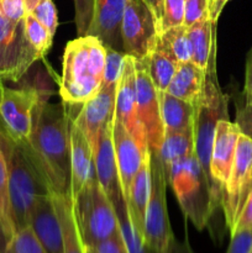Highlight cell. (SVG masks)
<instances>
[{
  "mask_svg": "<svg viewBox=\"0 0 252 253\" xmlns=\"http://www.w3.org/2000/svg\"><path fill=\"white\" fill-rule=\"evenodd\" d=\"M44 94L34 113L32 130L26 142L19 143L43 177L52 193L69 194L71 188V114L67 104L48 103Z\"/></svg>",
  "mask_w": 252,
  "mask_h": 253,
  "instance_id": "6da1fadb",
  "label": "cell"
},
{
  "mask_svg": "<svg viewBox=\"0 0 252 253\" xmlns=\"http://www.w3.org/2000/svg\"><path fill=\"white\" fill-rule=\"evenodd\" d=\"M105 54L103 42L91 35L77 37L67 43L59 86L64 104L82 105L100 90Z\"/></svg>",
  "mask_w": 252,
  "mask_h": 253,
  "instance_id": "7a4b0ae2",
  "label": "cell"
},
{
  "mask_svg": "<svg viewBox=\"0 0 252 253\" xmlns=\"http://www.w3.org/2000/svg\"><path fill=\"white\" fill-rule=\"evenodd\" d=\"M166 172L168 184L172 187L184 216L199 231L205 229L220 207V202L195 152L175 161Z\"/></svg>",
  "mask_w": 252,
  "mask_h": 253,
  "instance_id": "3957f363",
  "label": "cell"
},
{
  "mask_svg": "<svg viewBox=\"0 0 252 253\" xmlns=\"http://www.w3.org/2000/svg\"><path fill=\"white\" fill-rule=\"evenodd\" d=\"M1 125V124H0ZM1 141L7 162V190L12 221L16 231L29 226L30 214L36 199L52 195L51 188L36 169L21 146L1 126Z\"/></svg>",
  "mask_w": 252,
  "mask_h": 253,
  "instance_id": "277c9868",
  "label": "cell"
},
{
  "mask_svg": "<svg viewBox=\"0 0 252 253\" xmlns=\"http://www.w3.org/2000/svg\"><path fill=\"white\" fill-rule=\"evenodd\" d=\"M72 200L85 246H95L120 231L115 208L99 184L95 173Z\"/></svg>",
  "mask_w": 252,
  "mask_h": 253,
  "instance_id": "5b68a950",
  "label": "cell"
},
{
  "mask_svg": "<svg viewBox=\"0 0 252 253\" xmlns=\"http://www.w3.org/2000/svg\"><path fill=\"white\" fill-rule=\"evenodd\" d=\"M227 105H229V98L220 89L216 76H207L202 95L198 103L195 104L193 136H194L195 156L210 180H211L210 158H211L215 131H216L217 123L221 119H229V111H227L229 106ZM212 189H214V185H212ZM215 197L217 198L216 193H215ZM217 200L220 202L219 198ZM220 207H221V203H220Z\"/></svg>",
  "mask_w": 252,
  "mask_h": 253,
  "instance_id": "8992f818",
  "label": "cell"
},
{
  "mask_svg": "<svg viewBox=\"0 0 252 253\" xmlns=\"http://www.w3.org/2000/svg\"><path fill=\"white\" fill-rule=\"evenodd\" d=\"M150 151V150H148ZM151 193L145 214L143 240L156 253H165L175 239L170 229L167 210L168 177L160 150L150 151Z\"/></svg>",
  "mask_w": 252,
  "mask_h": 253,
  "instance_id": "52a82bcc",
  "label": "cell"
},
{
  "mask_svg": "<svg viewBox=\"0 0 252 253\" xmlns=\"http://www.w3.org/2000/svg\"><path fill=\"white\" fill-rule=\"evenodd\" d=\"M39 59L27 40L25 19L14 22L0 9V81L19 82Z\"/></svg>",
  "mask_w": 252,
  "mask_h": 253,
  "instance_id": "ba28073f",
  "label": "cell"
},
{
  "mask_svg": "<svg viewBox=\"0 0 252 253\" xmlns=\"http://www.w3.org/2000/svg\"><path fill=\"white\" fill-rule=\"evenodd\" d=\"M252 190V140L241 133L234 163L221 195V208L230 232L234 230Z\"/></svg>",
  "mask_w": 252,
  "mask_h": 253,
  "instance_id": "9c48e42d",
  "label": "cell"
},
{
  "mask_svg": "<svg viewBox=\"0 0 252 253\" xmlns=\"http://www.w3.org/2000/svg\"><path fill=\"white\" fill-rule=\"evenodd\" d=\"M160 35L157 19L145 0H126L121 21V41L126 54L145 58Z\"/></svg>",
  "mask_w": 252,
  "mask_h": 253,
  "instance_id": "30bf717a",
  "label": "cell"
},
{
  "mask_svg": "<svg viewBox=\"0 0 252 253\" xmlns=\"http://www.w3.org/2000/svg\"><path fill=\"white\" fill-rule=\"evenodd\" d=\"M37 86L6 88L0 103V124L17 143L26 142L32 130L36 106L44 95Z\"/></svg>",
  "mask_w": 252,
  "mask_h": 253,
  "instance_id": "8fae6325",
  "label": "cell"
},
{
  "mask_svg": "<svg viewBox=\"0 0 252 253\" xmlns=\"http://www.w3.org/2000/svg\"><path fill=\"white\" fill-rule=\"evenodd\" d=\"M136 94H137V118L142 126L148 150H160L165 137V127L161 115V106L156 89L148 73L147 61L135 58Z\"/></svg>",
  "mask_w": 252,
  "mask_h": 253,
  "instance_id": "7c38bea8",
  "label": "cell"
},
{
  "mask_svg": "<svg viewBox=\"0 0 252 253\" xmlns=\"http://www.w3.org/2000/svg\"><path fill=\"white\" fill-rule=\"evenodd\" d=\"M115 119L128 131L143 152H147L142 126L137 118V94H136L135 57L126 54L123 73L116 88Z\"/></svg>",
  "mask_w": 252,
  "mask_h": 253,
  "instance_id": "4fadbf2b",
  "label": "cell"
},
{
  "mask_svg": "<svg viewBox=\"0 0 252 253\" xmlns=\"http://www.w3.org/2000/svg\"><path fill=\"white\" fill-rule=\"evenodd\" d=\"M116 88L118 85H101L100 90L82 104L81 109L73 118L74 124L90 143L93 153L100 140L101 131L115 118Z\"/></svg>",
  "mask_w": 252,
  "mask_h": 253,
  "instance_id": "5bb4252c",
  "label": "cell"
},
{
  "mask_svg": "<svg viewBox=\"0 0 252 253\" xmlns=\"http://www.w3.org/2000/svg\"><path fill=\"white\" fill-rule=\"evenodd\" d=\"M240 135L241 131L239 126L235 123H231L229 119H221L217 123L214 142H212L211 158H210V175L220 203H221L222 190L229 179L230 170L234 163Z\"/></svg>",
  "mask_w": 252,
  "mask_h": 253,
  "instance_id": "9a60e30c",
  "label": "cell"
},
{
  "mask_svg": "<svg viewBox=\"0 0 252 253\" xmlns=\"http://www.w3.org/2000/svg\"><path fill=\"white\" fill-rule=\"evenodd\" d=\"M113 141L121 192H123L124 200L126 202L128 194H130L133 178L140 170L141 166H142L143 161H145L146 156L150 153V151L143 152L135 138L128 133V131L116 119H114Z\"/></svg>",
  "mask_w": 252,
  "mask_h": 253,
  "instance_id": "2e32d148",
  "label": "cell"
},
{
  "mask_svg": "<svg viewBox=\"0 0 252 253\" xmlns=\"http://www.w3.org/2000/svg\"><path fill=\"white\" fill-rule=\"evenodd\" d=\"M52 195L37 198L30 214L29 226L46 253H63V235Z\"/></svg>",
  "mask_w": 252,
  "mask_h": 253,
  "instance_id": "e0dca14e",
  "label": "cell"
},
{
  "mask_svg": "<svg viewBox=\"0 0 252 253\" xmlns=\"http://www.w3.org/2000/svg\"><path fill=\"white\" fill-rule=\"evenodd\" d=\"M113 127L114 120L108 124L101 131L100 140L96 146L95 152L93 153V161L96 179L105 192L106 197L114 205L124 197L123 192H121L120 179H119L118 166H116Z\"/></svg>",
  "mask_w": 252,
  "mask_h": 253,
  "instance_id": "ac0fdd59",
  "label": "cell"
},
{
  "mask_svg": "<svg viewBox=\"0 0 252 253\" xmlns=\"http://www.w3.org/2000/svg\"><path fill=\"white\" fill-rule=\"evenodd\" d=\"M126 0H95V15L88 35L95 36L104 43L123 51L121 21Z\"/></svg>",
  "mask_w": 252,
  "mask_h": 253,
  "instance_id": "d6986e66",
  "label": "cell"
},
{
  "mask_svg": "<svg viewBox=\"0 0 252 253\" xmlns=\"http://www.w3.org/2000/svg\"><path fill=\"white\" fill-rule=\"evenodd\" d=\"M69 145H71V188L69 194L76 197L89 179L94 175L93 151L81 128L74 124L73 118L69 124Z\"/></svg>",
  "mask_w": 252,
  "mask_h": 253,
  "instance_id": "ffe728a7",
  "label": "cell"
},
{
  "mask_svg": "<svg viewBox=\"0 0 252 253\" xmlns=\"http://www.w3.org/2000/svg\"><path fill=\"white\" fill-rule=\"evenodd\" d=\"M187 30L192 48L190 61L207 76H216V22L207 17Z\"/></svg>",
  "mask_w": 252,
  "mask_h": 253,
  "instance_id": "44dd1931",
  "label": "cell"
},
{
  "mask_svg": "<svg viewBox=\"0 0 252 253\" xmlns=\"http://www.w3.org/2000/svg\"><path fill=\"white\" fill-rule=\"evenodd\" d=\"M151 193V166H150V153L146 156L142 166L137 174L135 175L131 184L130 194L126 200L128 216L132 221L133 226L141 232L143 236L145 229V214L147 209L148 199Z\"/></svg>",
  "mask_w": 252,
  "mask_h": 253,
  "instance_id": "7402d4cb",
  "label": "cell"
},
{
  "mask_svg": "<svg viewBox=\"0 0 252 253\" xmlns=\"http://www.w3.org/2000/svg\"><path fill=\"white\" fill-rule=\"evenodd\" d=\"M205 79V72L192 61L180 63L170 81L167 93L195 105L204 89Z\"/></svg>",
  "mask_w": 252,
  "mask_h": 253,
  "instance_id": "603a6c76",
  "label": "cell"
},
{
  "mask_svg": "<svg viewBox=\"0 0 252 253\" xmlns=\"http://www.w3.org/2000/svg\"><path fill=\"white\" fill-rule=\"evenodd\" d=\"M53 203L59 217L63 235V253H86V246L82 239L77 222L71 194H53Z\"/></svg>",
  "mask_w": 252,
  "mask_h": 253,
  "instance_id": "cb8c5ba5",
  "label": "cell"
},
{
  "mask_svg": "<svg viewBox=\"0 0 252 253\" xmlns=\"http://www.w3.org/2000/svg\"><path fill=\"white\" fill-rule=\"evenodd\" d=\"M146 61H147L151 81H152L156 93L158 95V100H160V98H162L167 93L170 81H172L179 64L173 58L172 54L162 46L158 36L155 46L146 57Z\"/></svg>",
  "mask_w": 252,
  "mask_h": 253,
  "instance_id": "d4e9b609",
  "label": "cell"
},
{
  "mask_svg": "<svg viewBox=\"0 0 252 253\" xmlns=\"http://www.w3.org/2000/svg\"><path fill=\"white\" fill-rule=\"evenodd\" d=\"M165 132H180L193 128L195 116V105L166 93L160 98Z\"/></svg>",
  "mask_w": 252,
  "mask_h": 253,
  "instance_id": "484cf974",
  "label": "cell"
},
{
  "mask_svg": "<svg viewBox=\"0 0 252 253\" xmlns=\"http://www.w3.org/2000/svg\"><path fill=\"white\" fill-rule=\"evenodd\" d=\"M193 152H195L193 128L180 132H165V137L160 148V156L166 170L175 161Z\"/></svg>",
  "mask_w": 252,
  "mask_h": 253,
  "instance_id": "4316f807",
  "label": "cell"
},
{
  "mask_svg": "<svg viewBox=\"0 0 252 253\" xmlns=\"http://www.w3.org/2000/svg\"><path fill=\"white\" fill-rule=\"evenodd\" d=\"M116 215L119 219V226H120L121 236L125 242L126 250L128 253H156L146 245L143 236L141 232L133 226L132 221L128 216L127 207H126L125 200L120 199L118 203L114 204Z\"/></svg>",
  "mask_w": 252,
  "mask_h": 253,
  "instance_id": "83f0119b",
  "label": "cell"
},
{
  "mask_svg": "<svg viewBox=\"0 0 252 253\" xmlns=\"http://www.w3.org/2000/svg\"><path fill=\"white\" fill-rule=\"evenodd\" d=\"M158 39L162 46L178 62V64L190 61L192 48H190L189 37H188V30L184 25L165 30L158 35Z\"/></svg>",
  "mask_w": 252,
  "mask_h": 253,
  "instance_id": "f1b7e54d",
  "label": "cell"
},
{
  "mask_svg": "<svg viewBox=\"0 0 252 253\" xmlns=\"http://www.w3.org/2000/svg\"><path fill=\"white\" fill-rule=\"evenodd\" d=\"M0 221L6 231L9 240L15 235L14 221L11 216L9 202V190H7V162L1 141V125H0Z\"/></svg>",
  "mask_w": 252,
  "mask_h": 253,
  "instance_id": "f546056e",
  "label": "cell"
},
{
  "mask_svg": "<svg viewBox=\"0 0 252 253\" xmlns=\"http://www.w3.org/2000/svg\"><path fill=\"white\" fill-rule=\"evenodd\" d=\"M25 31L31 46L42 58L52 46L53 36L51 32L41 22L37 21L30 12H27L25 16Z\"/></svg>",
  "mask_w": 252,
  "mask_h": 253,
  "instance_id": "4dcf8cb0",
  "label": "cell"
},
{
  "mask_svg": "<svg viewBox=\"0 0 252 253\" xmlns=\"http://www.w3.org/2000/svg\"><path fill=\"white\" fill-rule=\"evenodd\" d=\"M4 253H46L30 226L15 232Z\"/></svg>",
  "mask_w": 252,
  "mask_h": 253,
  "instance_id": "1f68e13d",
  "label": "cell"
},
{
  "mask_svg": "<svg viewBox=\"0 0 252 253\" xmlns=\"http://www.w3.org/2000/svg\"><path fill=\"white\" fill-rule=\"evenodd\" d=\"M105 67H104L103 84L101 85H118L121 73H123L126 53L123 51L111 48L109 46H105Z\"/></svg>",
  "mask_w": 252,
  "mask_h": 253,
  "instance_id": "d6a6232c",
  "label": "cell"
},
{
  "mask_svg": "<svg viewBox=\"0 0 252 253\" xmlns=\"http://www.w3.org/2000/svg\"><path fill=\"white\" fill-rule=\"evenodd\" d=\"M184 0H162L161 32L184 25Z\"/></svg>",
  "mask_w": 252,
  "mask_h": 253,
  "instance_id": "836d02e7",
  "label": "cell"
},
{
  "mask_svg": "<svg viewBox=\"0 0 252 253\" xmlns=\"http://www.w3.org/2000/svg\"><path fill=\"white\" fill-rule=\"evenodd\" d=\"M76 7V27L78 37L86 36L90 31V27L95 15V0H74Z\"/></svg>",
  "mask_w": 252,
  "mask_h": 253,
  "instance_id": "e575fe53",
  "label": "cell"
},
{
  "mask_svg": "<svg viewBox=\"0 0 252 253\" xmlns=\"http://www.w3.org/2000/svg\"><path fill=\"white\" fill-rule=\"evenodd\" d=\"M37 21L41 22L54 37L58 27V14L52 0H41L30 12Z\"/></svg>",
  "mask_w": 252,
  "mask_h": 253,
  "instance_id": "d590c367",
  "label": "cell"
},
{
  "mask_svg": "<svg viewBox=\"0 0 252 253\" xmlns=\"http://www.w3.org/2000/svg\"><path fill=\"white\" fill-rule=\"evenodd\" d=\"M184 26L189 27L209 17L208 0H184Z\"/></svg>",
  "mask_w": 252,
  "mask_h": 253,
  "instance_id": "8d00e7d4",
  "label": "cell"
},
{
  "mask_svg": "<svg viewBox=\"0 0 252 253\" xmlns=\"http://www.w3.org/2000/svg\"><path fill=\"white\" fill-rule=\"evenodd\" d=\"M252 247V229H244L231 234L226 253H250Z\"/></svg>",
  "mask_w": 252,
  "mask_h": 253,
  "instance_id": "74e56055",
  "label": "cell"
},
{
  "mask_svg": "<svg viewBox=\"0 0 252 253\" xmlns=\"http://www.w3.org/2000/svg\"><path fill=\"white\" fill-rule=\"evenodd\" d=\"M0 9L7 19L14 22L22 21L27 14L25 0H0Z\"/></svg>",
  "mask_w": 252,
  "mask_h": 253,
  "instance_id": "f35d334b",
  "label": "cell"
},
{
  "mask_svg": "<svg viewBox=\"0 0 252 253\" xmlns=\"http://www.w3.org/2000/svg\"><path fill=\"white\" fill-rule=\"evenodd\" d=\"M235 124L239 126L241 133L252 140V104L246 103L242 106H237L236 120Z\"/></svg>",
  "mask_w": 252,
  "mask_h": 253,
  "instance_id": "ab89813d",
  "label": "cell"
},
{
  "mask_svg": "<svg viewBox=\"0 0 252 253\" xmlns=\"http://www.w3.org/2000/svg\"><path fill=\"white\" fill-rule=\"evenodd\" d=\"M91 247L95 250L96 253H128L120 231L111 236L110 239L104 240V241L99 242L98 245Z\"/></svg>",
  "mask_w": 252,
  "mask_h": 253,
  "instance_id": "60d3db41",
  "label": "cell"
},
{
  "mask_svg": "<svg viewBox=\"0 0 252 253\" xmlns=\"http://www.w3.org/2000/svg\"><path fill=\"white\" fill-rule=\"evenodd\" d=\"M244 229H252V190L250 193L249 198H247L246 204H245L244 209H242L241 215H240L234 230L230 234H234V232Z\"/></svg>",
  "mask_w": 252,
  "mask_h": 253,
  "instance_id": "b9f144b4",
  "label": "cell"
},
{
  "mask_svg": "<svg viewBox=\"0 0 252 253\" xmlns=\"http://www.w3.org/2000/svg\"><path fill=\"white\" fill-rule=\"evenodd\" d=\"M245 101L252 103V48L247 56L246 73H245V86H244Z\"/></svg>",
  "mask_w": 252,
  "mask_h": 253,
  "instance_id": "7bdbcfd3",
  "label": "cell"
},
{
  "mask_svg": "<svg viewBox=\"0 0 252 253\" xmlns=\"http://www.w3.org/2000/svg\"><path fill=\"white\" fill-rule=\"evenodd\" d=\"M230 0H208V6H209V19L211 21L216 22L221 15L222 10L226 6Z\"/></svg>",
  "mask_w": 252,
  "mask_h": 253,
  "instance_id": "ee69618b",
  "label": "cell"
},
{
  "mask_svg": "<svg viewBox=\"0 0 252 253\" xmlns=\"http://www.w3.org/2000/svg\"><path fill=\"white\" fill-rule=\"evenodd\" d=\"M173 253H194V251L185 237L183 241H177V240L173 241Z\"/></svg>",
  "mask_w": 252,
  "mask_h": 253,
  "instance_id": "f6af8a7d",
  "label": "cell"
},
{
  "mask_svg": "<svg viewBox=\"0 0 252 253\" xmlns=\"http://www.w3.org/2000/svg\"><path fill=\"white\" fill-rule=\"evenodd\" d=\"M150 7L152 9L153 14H155L156 19H157L158 27H160L161 32V20H162V0H145Z\"/></svg>",
  "mask_w": 252,
  "mask_h": 253,
  "instance_id": "bcb514c9",
  "label": "cell"
},
{
  "mask_svg": "<svg viewBox=\"0 0 252 253\" xmlns=\"http://www.w3.org/2000/svg\"><path fill=\"white\" fill-rule=\"evenodd\" d=\"M7 244H9V237H7L6 231H5L4 226H2L1 221H0V253L5 252Z\"/></svg>",
  "mask_w": 252,
  "mask_h": 253,
  "instance_id": "7dc6e473",
  "label": "cell"
},
{
  "mask_svg": "<svg viewBox=\"0 0 252 253\" xmlns=\"http://www.w3.org/2000/svg\"><path fill=\"white\" fill-rule=\"evenodd\" d=\"M41 0H25V6H26V11L31 12L32 9L36 6Z\"/></svg>",
  "mask_w": 252,
  "mask_h": 253,
  "instance_id": "c3c4849f",
  "label": "cell"
},
{
  "mask_svg": "<svg viewBox=\"0 0 252 253\" xmlns=\"http://www.w3.org/2000/svg\"><path fill=\"white\" fill-rule=\"evenodd\" d=\"M4 90H5V86H4V84H2V81H0V103H1V100H2Z\"/></svg>",
  "mask_w": 252,
  "mask_h": 253,
  "instance_id": "681fc988",
  "label": "cell"
},
{
  "mask_svg": "<svg viewBox=\"0 0 252 253\" xmlns=\"http://www.w3.org/2000/svg\"><path fill=\"white\" fill-rule=\"evenodd\" d=\"M174 240H175V239H174ZM174 240H173V241H174ZM173 241H172V244L169 245V247H168V249L166 250L165 253H173Z\"/></svg>",
  "mask_w": 252,
  "mask_h": 253,
  "instance_id": "f907efd6",
  "label": "cell"
},
{
  "mask_svg": "<svg viewBox=\"0 0 252 253\" xmlns=\"http://www.w3.org/2000/svg\"><path fill=\"white\" fill-rule=\"evenodd\" d=\"M86 253H96V252H95V250L93 249V247L86 246Z\"/></svg>",
  "mask_w": 252,
  "mask_h": 253,
  "instance_id": "816d5d0a",
  "label": "cell"
},
{
  "mask_svg": "<svg viewBox=\"0 0 252 253\" xmlns=\"http://www.w3.org/2000/svg\"><path fill=\"white\" fill-rule=\"evenodd\" d=\"M250 253H252V247H251V251H250Z\"/></svg>",
  "mask_w": 252,
  "mask_h": 253,
  "instance_id": "f5cc1de1",
  "label": "cell"
},
{
  "mask_svg": "<svg viewBox=\"0 0 252 253\" xmlns=\"http://www.w3.org/2000/svg\"><path fill=\"white\" fill-rule=\"evenodd\" d=\"M251 104H252V103H251Z\"/></svg>",
  "mask_w": 252,
  "mask_h": 253,
  "instance_id": "db71d44e",
  "label": "cell"
}]
</instances>
